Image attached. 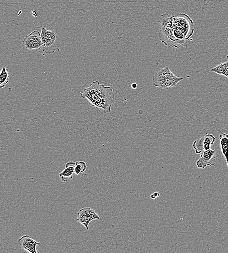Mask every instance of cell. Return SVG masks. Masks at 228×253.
Here are the masks:
<instances>
[{
  "label": "cell",
  "instance_id": "1",
  "mask_svg": "<svg viewBox=\"0 0 228 253\" xmlns=\"http://www.w3.org/2000/svg\"><path fill=\"white\" fill-rule=\"evenodd\" d=\"M80 96L88 99L92 106L102 109L106 113L111 111L115 101V95L111 87L100 84L99 81H93L84 89Z\"/></svg>",
  "mask_w": 228,
  "mask_h": 253
},
{
  "label": "cell",
  "instance_id": "2",
  "mask_svg": "<svg viewBox=\"0 0 228 253\" xmlns=\"http://www.w3.org/2000/svg\"><path fill=\"white\" fill-rule=\"evenodd\" d=\"M173 16L164 14L160 17V32L159 37L162 44L168 47L179 48L186 47V39L179 31L173 27Z\"/></svg>",
  "mask_w": 228,
  "mask_h": 253
},
{
  "label": "cell",
  "instance_id": "3",
  "mask_svg": "<svg viewBox=\"0 0 228 253\" xmlns=\"http://www.w3.org/2000/svg\"><path fill=\"white\" fill-rule=\"evenodd\" d=\"M187 77L189 76H176L171 71L169 67L167 66L156 72L152 79L153 85L161 89H166L176 86L179 82Z\"/></svg>",
  "mask_w": 228,
  "mask_h": 253
},
{
  "label": "cell",
  "instance_id": "4",
  "mask_svg": "<svg viewBox=\"0 0 228 253\" xmlns=\"http://www.w3.org/2000/svg\"><path fill=\"white\" fill-rule=\"evenodd\" d=\"M41 34L43 43L42 50L44 52L51 55L60 52L61 42L56 32L47 30L44 27L42 28Z\"/></svg>",
  "mask_w": 228,
  "mask_h": 253
},
{
  "label": "cell",
  "instance_id": "5",
  "mask_svg": "<svg viewBox=\"0 0 228 253\" xmlns=\"http://www.w3.org/2000/svg\"><path fill=\"white\" fill-rule=\"evenodd\" d=\"M173 27L175 30L180 32L186 40L192 41L195 30L193 20L187 15L178 13L173 16Z\"/></svg>",
  "mask_w": 228,
  "mask_h": 253
},
{
  "label": "cell",
  "instance_id": "6",
  "mask_svg": "<svg viewBox=\"0 0 228 253\" xmlns=\"http://www.w3.org/2000/svg\"><path fill=\"white\" fill-rule=\"evenodd\" d=\"M25 47L30 51H40L43 47L41 33L35 31L26 36L23 42Z\"/></svg>",
  "mask_w": 228,
  "mask_h": 253
},
{
  "label": "cell",
  "instance_id": "7",
  "mask_svg": "<svg viewBox=\"0 0 228 253\" xmlns=\"http://www.w3.org/2000/svg\"><path fill=\"white\" fill-rule=\"evenodd\" d=\"M215 141V138L212 134H206L205 136L195 141L192 147L196 154H199L203 151L210 150Z\"/></svg>",
  "mask_w": 228,
  "mask_h": 253
},
{
  "label": "cell",
  "instance_id": "8",
  "mask_svg": "<svg viewBox=\"0 0 228 253\" xmlns=\"http://www.w3.org/2000/svg\"><path fill=\"white\" fill-rule=\"evenodd\" d=\"M100 219L95 211L89 207L80 209L77 213V220L83 224L87 230H89V224L91 221Z\"/></svg>",
  "mask_w": 228,
  "mask_h": 253
},
{
  "label": "cell",
  "instance_id": "9",
  "mask_svg": "<svg viewBox=\"0 0 228 253\" xmlns=\"http://www.w3.org/2000/svg\"><path fill=\"white\" fill-rule=\"evenodd\" d=\"M216 163L215 151L209 150L201 153L200 158L197 161V166L199 169L212 167Z\"/></svg>",
  "mask_w": 228,
  "mask_h": 253
},
{
  "label": "cell",
  "instance_id": "10",
  "mask_svg": "<svg viewBox=\"0 0 228 253\" xmlns=\"http://www.w3.org/2000/svg\"><path fill=\"white\" fill-rule=\"evenodd\" d=\"M18 243L23 249L31 253H37V246L41 244L40 242L34 240L28 235L22 236L19 239Z\"/></svg>",
  "mask_w": 228,
  "mask_h": 253
},
{
  "label": "cell",
  "instance_id": "11",
  "mask_svg": "<svg viewBox=\"0 0 228 253\" xmlns=\"http://www.w3.org/2000/svg\"><path fill=\"white\" fill-rule=\"evenodd\" d=\"M76 163L69 162L66 164L65 168L59 174L62 182L67 183L73 178Z\"/></svg>",
  "mask_w": 228,
  "mask_h": 253
},
{
  "label": "cell",
  "instance_id": "12",
  "mask_svg": "<svg viewBox=\"0 0 228 253\" xmlns=\"http://www.w3.org/2000/svg\"><path fill=\"white\" fill-rule=\"evenodd\" d=\"M219 140L221 152L228 168V135L226 134H220Z\"/></svg>",
  "mask_w": 228,
  "mask_h": 253
},
{
  "label": "cell",
  "instance_id": "13",
  "mask_svg": "<svg viewBox=\"0 0 228 253\" xmlns=\"http://www.w3.org/2000/svg\"><path fill=\"white\" fill-rule=\"evenodd\" d=\"M210 71L223 75L228 79V61L220 63L217 66L211 69Z\"/></svg>",
  "mask_w": 228,
  "mask_h": 253
},
{
  "label": "cell",
  "instance_id": "14",
  "mask_svg": "<svg viewBox=\"0 0 228 253\" xmlns=\"http://www.w3.org/2000/svg\"><path fill=\"white\" fill-rule=\"evenodd\" d=\"M10 75L6 66H4L0 77V88H4L9 82Z\"/></svg>",
  "mask_w": 228,
  "mask_h": 253
},
{
  "label": "cell",
  "instance_id": "15",
  "mask_svg": "<svg viewBox=\"0 0 228 253\" xmlns=\"http://www.w3.org/2000/svg\"><path fill=\"white\" fill-rule=\"evenodd\" d=\"M87 169V165L84 161H77L76 163L75 174L76 175L84 173Z\"/></svg>",
  "mask_w": 228,
  "mask_h": 253
},
{
  "label": "cell",
  "instance_id": "16",
  "mask_svg": "<svg viewBox=\"0 0 228 253\" xmlns=\"http://www.w3.org/2000/svg\"><path fill=\"white\" fill-rule=\"evenodd\" d=\"M132 87L133 89H136L137 87V85L136 83H134L132 85Z\"/></svg>",
  "mask_w": 228,
  "mask_h": 253
},
{
  "label": "cell",
  "instance_id": "17",
  "mask_svg": "<svg viewBox=\"0 0 228 253\" xmlns=\"http://www.w3.org/2000/svg\"><path fill=\"white\" fill-rule=\"evenodd\" d=\"M151 197L152 199H155L156 198H157L154 193L151 195Z\"/></svg>",
  "mask_w": 228,
  "mask_h": 253
},
{
  "label": "cell",
  "instance_id": "18",
  "mask_svg": "<svg viewBox=\"0 0 228 253\" xmlns=\"http://www.w3.org/2000/svg\"><path fill=\"white\" fill-rule=\"evenodd\" d=\"M154 194L155 195L156 197H158L160 196V193L158 192H155Z\"/></svg>",
  "mask_w": 228,
  "mask_h": 253
}]
</instances>
